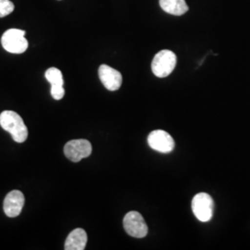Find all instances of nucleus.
I'll list each match as a JSON object with an SVG mask.
<instances>
[{"label": "nucleus", "instance_id": "9", "mask_svg": "<svg viewBox=\"0 0 250 250\" xmlns=\"http://www.w3.org/2000/svg\"><path fill=\"white\" fill-rule=\"evenodd\" d=\"M24 196L19 190L9 192L4 199V212L9 218H15L21 214L24 205Z\"/></svg>", "mask_w": 250, "mask_h": 250}, {"label": "nucleus", "instance_id": "6", "mask_svg": "<svg viewBox=\"0 0 250 250\" xmlns=\"http://www.w3.org/2000/svg\"><path fill=\"white\" fill-rule=\"evenodd\" d=\"M92 153V146L88 140L76 139L66 143L64 154L72 162H79L84 158L89 157Z\"/></svg>", "mask_w": 250, "mask_h": 250}, {"label": "nucleus", "instance_id": "2", "mask_svg": "<svg viewBox=\"0 0 250 250\" xmlns=\"http://www.w3.org/2000/svg\"><path fill=\"white\" fill-rule=\"evenodd\" d=\"M177 62L176 55L170 50H161L156 54L152 61L153 73L159 78H165L173 72Z\"/></svg>", "mask_w": 250, "mask_h": 250}, {"label": "nucleus", "instance_id": "7", "mask_svg": "<svg viewBox=\"0 0 250 250\" xmlns=\"http://www.w3.org/2000/svg\"><path fill=\"white\" fill-rule=\"evenodd\" d=\"M147 142L152 149L161 153H170L175 146L171 135L163 130H155L151 132L147 137Z\"/></svg>", "mask_w": 250, "mask_h": 250}, {"label": "nucleus", "instance_id": "1", "mask_svg": "<svg viewBox=\"0 0 250 250\" xmlns=\"http://www.w3.org/2000/svg\"><path fill=\"white\" fill-rule=\"evenodd\" d=\"M1 127L11 134L17 143H23L28 137V129L22 118L17 112L5 110L0 114Z\"/></svg>", "mask_w": 250, "mask_h": 250}, {"label": "nucleus", "instance_id": "3", "mask_svg": "<svg viewBox=\"0 0 250 250\" xmlns=\"http://www.w3.org/2000/svg\"><path fill=\"white\" fill-rule=\"evenodd\" d=\"M25 32L20 29H9L1 37V44L9 53L21 54L28 48Z\"/></svg>", "mask_w": 250, "mask_h": 250}, {"label": "nucleus", "instance_id": "8", "mask_svg": "<svg viewBox=\"0 0 250 250\" xmlns=\"http://www.w3.org/2000/svg\"><path fill=\"white\" fill-rule=\"evenodd\" d=\"M99 76L103 85L109 91H116L122 86L123 76L121 72L106 64L99 67Z\"/></svg>", "mask_w": 250, "mask_h": 250}, {"label": "nucleus", "instance_id": "13", "mask_svg": "<svg viewBox=\"0 0 250 250\" xmlns=\"http://www.w3.org/2000/svg\"><path fill=\"white\" fill-rule=\"evenodd\" d=\"M15 9L14 4L9 0H0V18L9 15Z\"/></svg>", "mask_w": 250, "mask_h": 250}, {"label": "nucleus", "instance_id": "12", "mask_svg": "<svg viewBox=\"0 0 250 250\" xmlns=\"http://www.w3.org/2000/svg\"><path fill=\"white\" fill-rule=\"evenodd\" d=\"M160 6L165 12L174 16H182L189 9L186 0H160Z\"/></svg>", "mask_w": 250, "mask_h": 250}, {"label": "nucleus", "instance_id": "11", "mask_svg": "<svg viewBox=\"0 0 250 250\" xmlns=\"http://www.w3.org/2000/svg\"><path fill=\"white\" fill-rule=\"evenodd\" d=\"M87 243V234L83 229H75L68 235L64 249L66 250H83Z\"/></svg>", "mask_w": 250, "mask_h": 250}, {"label": "nucleus", "instance_id": "5", "mask_svg": "<svg viewBox=\"0 0 250 250\" xmlns=\"http://www.w3.org/2000/svg\"><path fill=\"white\" fill-rule=\"evenodd\" d=\"M125 232L135 238H143L148 232V227L143 216L137 211H130L124 219Z\"/></svg>", "mask_w": 250, "mask_h": 250}, {"label": "nucleus", "instance_id": "4", "mask_svg": "<svg viewBox=\"0 0 250 250\" xmlns=\"http://www.w3.org/2000/svg\"><path fill=\"white\" fill-rule=\"evenodd\" d=\"M192 209L197 220L202 223H208L213 217L214 201L208 194L199 193L192 200Z\"/></svg>", "mask_w": 250, "mask_h": 250}, {"label": "nucleus", "instance_id": "10", "mask_svg": "<svg viewBox=\"0 0 250 250\" xmlns=\"http://www.w3.org/2000/svg\"><path fill=\"white\" fill-rule=\"evenodd\" d=\"M45 79L51 84V96L56 100H61L65 95L62 72L57 68H49L45 73Z\"/></svg>", "mask_w": 250, "mask_h": 250}]
</instances>
